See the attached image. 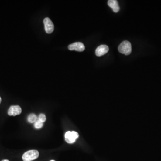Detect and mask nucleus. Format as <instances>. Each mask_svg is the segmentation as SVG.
Instances as JSON below:
<instances>
[{"instance_id":"nucleus-1","label":"nucleus","mask_w":161,"mask_h":161,"mask_svg":"<svg viewBox=\"0 0 161 161\" xmlns=\"http://www.w3.org/2000/svg\"><path fill=\"white\" fill-rule=\"evenodd\" d=\"M118 51L120 53L127 56L130 54L132 52V46L128 41H124L118 47Z\"/></svg>"},{"instance_id":"nucleus-2","label":"nucleus","mask_w":161,"mask_h":161,"mask_svg":"<svg viewBox=\"0 0 161 161\" xmlns=\"http://www.w3.org/2000/svg\"><path fill=\"white\" fill-rule=\"evenodd\" d=\"M39 156V152L36 150H30L23 154L22 159L23 161H31L37 159Z\"/></svg>"},{"instance_id":"nucleus-3","label":"nucleus","mask_w":161,"mask_h":161,"mask_svg":"<svg viewBox=\"0 0 161 161\" xmlns=\"http://www.w3.org/2000/svg\"><path fill=\"white\" fill-rule=\"evenodd\" d=\"M45 32L48 34H51L54 30V26L49 18H46L43 20Z\"/></svg>"},{"instance_id":"nucleus-4","label":"nucleus","mask_w":161,"mask_h":161,"mask_svg":"<svg viewBox=\"0 0 161 161\" xmlns=\"http://www.w3.org/2000/svg\"><path fill=\"white\" fill-rule=\"evenodd\" d=\"M68 49L70 50H75L77 52H81L84 51L85 47L84 44L81 42H75L70 44L68 46Z\"/></svg>"},{"instance_id":"nucleus-5","label":"nucleus","mask_w":161,"mask_h":161,"mask_svg":"<svg viewBox=\"0 0 161 161\" xmlns=\"http://www.w3.org/2000/svg\"><path fill=\"white\" fill-rule=\"evenodd\" d=\"M21 113V108L18 105L10 106L8 111V114L9 116H15L20 114Z\"/></svg>"},{"instance_id":"nucleus-6","label":"nucleus","mask_w":161,"mask_h":161,"mask_svg":"<svg viewBox=\"0 0 161 161\" xmlns=\"http://www.w3.org/2000/svg\"><path fill=\"white\" fill-rule=\"evenodd\" d=\"M109 51V48L107 45H101L98 46L95 50V54L97 57H101L106 54Z\"/></svg>"},{"instance_id":"nucleus-7","label":"nucleus","mask_w":161,"mask_h":161,"mask_svg":"<svg viewBox=\"0 0 161 161\" xmlns=\"http://www.w3.org/2000/svg\"><path fill=\"white\" fill-rule=\"evenodd\" d=\"M108 5L112 9L113 11L115 13H117L120 10V7L118 5V2L116 0H109L108 1Z\"/></svg>"},{"instance_id":"nucleus-8","label":"nucleus","mask_w":161,"mask_h":161,"mask_svg":"<svg viewBox=\"0 0 161 161\" xmlns=\"http://www.w3.org/2000/svg\"><path fill=\"white\" fill-rule=\"evenodd\" d=\"M64 137H65V141L69 144L74 143L76 140L73 137L72 132L71 131H68L66 132L64 135Z\"/></svg>"},{"instance_id":"nucleus-9","label":"nucleus","mask_w":161,"mask_h":161,"mask_svg":"<svg viewBox=\"0 0 161 161\" xmlns=\"http://www.w3.org/2000/svg\"><path fill=\"white\" fill-rule=\"evenodd\" d=\"M37 120V116L34 113L31 114L27 117V121L30 123H35Z\"/></svg>"},{"instance_id":"nucleus-10","label":"nucleus","mask_w":161,"mask_h":161,"mask_svg":"<svg viewBox=\"0 0 161 161\" xmlns=\"http://www.w3.org/2000/svg\"><path fill=\"white\" fill-rule=\"evenodd\" d=\"M43 123L41 122L38 119L37 121L34 123V127L36 129H40L43 127Z\"/></svg>"},{"instance_id":"nucleus-11","label":"nucleus","mask_w":161,"mask_h":161,"mask_svg":"<svg viewBox=\"0 0 161 161\" xmlns=\"http://www.w3.org/2000/svg\"><path fill=\"white\" fill-rule=\"evenodd\" d=\"M38 119L41 122L43 123L46 121V117L44 114L41 113L39 114V116L38 117Z\"/></svg>"},{"instance_id":"nucleus-12","label":"nucleus","mask_w":161,"mask_h":161,"mask_svg":"<svg viewBox=\"0 0 161 161\" xmlns=\"http://www.w3.org/2000/svg\"><path fill=\"white\" fill-rule=\"evenodd\" d=\"M1 102H2V98H1V97H0V104H1Z\"/></svg>"},{"instance_id":"nucleus-13","label":"nucleus","mask_w":161,"mask_h":161,"mask_svg":"<svg viewBox=\"0 0 161 161\" xmlns=\"http://www.w3.org/2000/svg\"><path fill=\"white\" fill-rule=\"evenodd\" d=\"M2 161H9L8 160L5 159V160H3Z\"/></svg>"},{"instance_id":"nucleus-14","label":"nucleus","mask_w":161,"mask_h":161,"mask_svg":"<svg viewBox=\"0 0 161 161\" xmlns=\"http://www.w3.org/2000/svg\"><path fill=\"white\" fill-rule=\"evenodd\" d=\"M54 161V160H51V161Z\"/></svg>"}]
</instances>
